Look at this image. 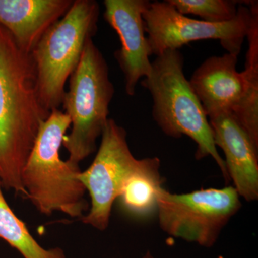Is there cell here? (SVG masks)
Returning a JSON list of instances; mask_svg holds the SVG:
<instances>
[{"label": "cell", "instance_id": "obj_13", "mask_svg": "<svg viewBox=\"0 0 258 258\" xmlns=\"http://www.w3.org/2000/svg\"><path fill=\"white\" fill-rule=\"evenodd\" d=\"M159 158L139 159L117 198L123 213L136 220H147L157 215L158 198L164 180Z\"/></svg>", "mask_w": 258, "mask_h": 258}, {"label": "cell", "instance_id": "obj_3", "mask_svg": "<svg viewBox=\"0 0 258 258\" xmlns=\"http://www.w3.org/2000/svg\"><path fill=\"white\" fill-rule=\"evenodd\" d=\"M152 71L142 85L152 95L154 120L168 137L187 136L197 144L198 160L211 157L227 182L225 160L214 143L208 116L184 74V57L179 50H167L152 62Z\"/></svg>", "mask_w": 258, "mask_h": 258}, {"label": "cell", "instance_id": "obj_1", "mask_svg": "<svg viewBox=\"0 0 258 258\" xmlns=\"http://www.w3.org/2000/svg\"><path fill=\"white\" fill-rule=\"evenodd\" d=\"M49 114L39 96L31 55L0 25V184L4 189L26 195L22 173Z\"/></svg>", "mask_w": 258, "mask_h": 258}, {"label": "cell", "instance_id": "obj_4", "mask_svg": "<svg viewBox=\"0 0 258 258\" xmlns=\"http://www.w3.org/2000/svg\"><path fill=\"white\" fill-rule=\"evenodd\" d=\"M245 69L237 71L233 54L212 56L195 70L189 83L208 118L227 113L248 134L258 147V28L247 36Z\"/></svg>", "mask_w": 258, "mask_h": 258}, {"label": "cell", "instance_id": "obj_15", "mask_svg": "<svg viewBox=\"0 0 258 258\" xmlns=\"http://www.w3.org/2000/svg\"><path fill=\"white\" fill-rule=\"evenodd\" d=\"M180 14L197 15L209 23H225L235 18L238 1L232 0H168Z\"/></svg>", "mask_w": 258, "mask_h": 258}, {"label": "cell", "instance_id": "obj_6", "mask_svg": "<svg viewBox=\"0 0 258 258\" xmlns=\"http://www.w3.org/2000/svg\"><path fill=\"white\" fill-rule=\"evenodd\" d=\"M99 13L94 0L74 1L30 53L40 101L48 113L62 104L64 85L77 68L86 42L96 34Z\"/></svg>", "mask_w": 258, "mask_h": 258}, {"label": "cell", "instance_id": "obj_14", "mask_svg": "<svg viewBox=\"0 0 258 258\" xmlns=\"http://www.w3.org/2000/svg\"><path fill=\"white\" fill-rule=\"evenodd\" d=\"M0 239L18 250L24 258H66L60 247L45 249L29 232L7 203L0 184Z\"/></svg>", "mask_w": 258, "mask_h": 258}, {"label": "cell", "instance_id": "obj_7", "mask_svg": "<svg viewBox=\"0 0 258 258\" xmlns=\"http://www.w3.org/2000/svg\"><path fill=\"white\" fill-rule=\"evenodd\" d=\"M157 204L161 230L176 238L207 247L215 244L222 229L242 205L233 186L181 195L170 193L163 187Z\"/></svg>", "mask_w": 258, "mask_h": 258}, {"label": "cell", "instance_id": "obj_12", "mask_svg": "<svg viewBox=\"0 0 258 258\" xmlns=\"http://www.w3.org/2000/svg\"><path fill=\"white\" fill-rule=\"evenodd\" d=\"M73 0H0V25L30 54L45 32L64 16Z\"/></svg>", "mask_w": 258, "mask_h": 258}, {"label": "cell", "instance_id": "obj_2", "mask_svg": "<svg viewBox=\"0 0 258 258\" xmlns=\"http://www.w3.org/2000/svg\"><path fill=\"white\" fill-rule=\"evenodd\" d=\"M71 122L58 108L40 125L22 173L26 195L37 211L50 216L58 212L81 218L89 210L86 188L79 179V165L60 157V150Z\"/></svg>", "mask_w": 258, "mask_h": 258}, {"label": "cell", "instance_id": "obj_16", "mask_svg": "<svg viewBox=\"0 0 258 258\" xmlns=\"http://www.w3.org/2000/svg\"><path fill=\"white\" fill-rule=\"evenodd\" d=\"M142 258H155L154 256L151 254L150 252H147V253L145 254V255Z\"/></svg>", "mask_w": 258, "mask_h": 258}, {"label": "cell", "instance_id": "obj_9", "mask_svg": "<svg viewBox=\"0 0 258 258\" xmlns=\"http://www.w3.org/2000/svg\"><path fill=\"white\" fill-rule=\"evenodd\" d=\"M126 135L124 128L108 119L94 160L79 175L91 198L89 210L80 220L98 230L108 228L113 204L139 162L131 152Z\"/></svg>", "mask_w": 258, "mask_h": 258}, {"label": "cell", "instance_id": "obj_11", "mask_svg": "<svg viewBox=\"0 0 258 258\" xmlns=\"http://www.w3.org/2000/svg\"><path fill=\"white\" fill-rule=\"evenodd\" d=\"M214 143L221 148L230 179L246 201L258 198V147L248 134L227 113L208 118Z\"/></svg>", "mask_w": 258, "mask_h": 258}, {"label": "cell", "instance_id": "obj_5", "mask_svg": "<svg viewBox=\"0 0 258 258\" xmlns=\"http://www.w3.org/2000/svg\"><path fill=\"white\" fill-rule=\"evenodd\" d=\"M108 72L106 60L90 39L70 78L69 90L61 104L72 125L62 146L69 152L67 161L74 165H79L96 151L97 140L109 119L108 108L114 87Z\"/></svg>", "mask_w": 258, "mask_h": 258}, {"label": "cell", "instance_id": "obj_8", "mask_svg": "<svg viewBox=\"0 0 258 258\" xmlns=\"http://www.w3.org/2000/svg\"><path fill=\"white\" fill-rule=\"evenodd\" d=\"M248 3L249 7H238L235 18L225 23L188 18L178 13L168 0L150 3L143 14L150 55L157 57L165 51L179 50L193 41L217 40L227 52L238 56L258 14L257 2Z\"/></svg>", "mask_w": 258, "mask_h": 258}, {"label": "cell", "instance_id": "obj_10", "mask_svg": "<svg viewBox=\"0 0 258 258\" xmlns=\"http://www.w3.org/2000/svg\"><path fill=\"white\" fill-rule=\"evenodd\" d=\"M148 0H105L103 16L119 37L121 47L115 57L125 77L127 95H135L139 81L151 74L149 45L143 14Z\"/></svg>", "mask_w": 258, "mask_h": 258}]
</instances>
